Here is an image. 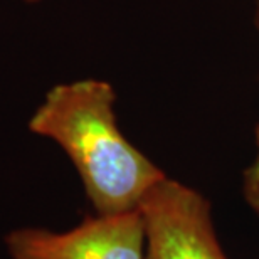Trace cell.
Wrapping results in <instances>:
<instances>
[{"mask_svg":"<svg viewBox=\"0 0 259 259\" xmlns=\"http://www.w3.org/2000/svg\"><path fill=\"white\" fill-rule=\"evenodd\" d=\"M254 157L242 175V195H244L246 204L254 210L256 215H259V123L254 133Z\"/></svg>","mask_w":259,"mask_h":259,"instance_id":"obj_4","label":"cell"},{"mask_svg":"<svg viewBox=\"0 0 259 259\" xmlns=\"http://www.w3.org/2000/svg\"><path fill=\"white\" fill-rule=\"evenodd\" d=\"M147 259H229L215 234L209 200L179 180L163 179L140 204Z\"/></svg>","mask_w":259,"mask_h":259,"instance_id":"obj_3","label":"cell"},{"mask_svg":"<svg viewBox=\"0 0 259 259\" xmlns=\"http://www.w3.org/2000/svg\"><path fill=\"white\" fill-rule=\"evenodd\" d=\"M10 259H147L142 210L88 217L72 229L56 232L22 227L5 236Z\"/></svg>","mask_w":259,"mask_h":259,"instance_id":"obj_2","label":"cell"},{"mask_svg":"<svg viewBox=\"0 0 259 259\" xmlns=\"http://www.w3.org/2000/svg\"><path fill=\"white\" fill-rule=\"evenodd\" d=\"M24 2H27V4H34V2H39V0H24Z\"/></svg>","mask_w":259,"mask_h":259,"instance_id":"obj_6","label":"cell"},{"mask_svg":"<svg viewBox=\"0 0 259 259\" xmlns=\"http://www.w3.org/2000/svg\"><path fill=\"white\" fill-rule=\"evenodd\" d=\"M256 27L259 32V0H257V9H256Z\"/></svg>","mask_w":259,"mask_h":259,"instance_id":"obj_5","label":"cell"},{"mask_svg":"<svg viewBox=\"0 0 259 259\" xmlns=\"http://www.w3.org/2000/svg\"><path fill=\"white\" fill-rule=\"evenodd\" d=\"M116 93L108 81L77 79L46 95L29 130L64 150L96 214L138 209L167 175L121 133Z\"/></svg>","mask_w":259,"mask_h":259,"instance_id":"obj_1","label":"cell"}]
</instances>
